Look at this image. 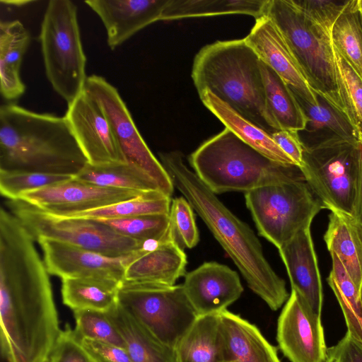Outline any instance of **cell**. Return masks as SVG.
<instances>
[{
  "mask_svg": "<svg viewBox=\"0 0 362 362\" xmlns=\"http://www.w3.org/2000/svg\"><path fill=\"white\" fill-rule=\"evenodd\" d=\"M35 239L0 210L1 354L8 362H48L62 333L52 288Z\"/></svg>",
  "mask_w": 362,
  "mask_h": 362,
  "instance_id": "obj_1",
  "label": "cell"
},
{
  "mask_svg": "<svg viewBox=\"0 0 362 362\" xmlns=\"http://www.w3.org/2000/svg\"><path fill=\"white\" fill-rule=\"evenodd\" d=\"M175 188L205 223L235 263L249 288L272 310L289 298L285 281L267 260L251 228L233 214L186 165L180 151L158 153Z\"/></svg>",
  "mask_w": 362,
  "mask_h": 362,
  "instance_id": "obj_2",
  "label": "cell"
},
{
  "mask_svg": "<svg viewBox=\"0 0 362 362\" xmlns=\"http://www.w3.org/2000/svg\"><path fill=\"white\" fill-rule=\"evenodd\" d=\"M88 163L66 117L0 107V170L76 175Z\"/></svg>",
  "mask_w": 362,
  "mask_h": 362,
  "instance_id": "obj_3",
  "label": "cell"
},
{
  "mask_svg": "<svg viewBox=\"0 0 362 362\" xmlns=\"http://www.w3.org/2000/svg\"><path fill=\"white\" fill-rule=\"evenodd\" d=\"M192 78L199 95L210 91L271 135L279 131L267 110L259 59L244 38L202 48L194 57Z\"/></svg>",
  "mask_w": 362,
  "mask_h": 362,
  "instance_id": "obj_4",
  "label": "cell"
},
{
  "mask_svg": "<svg viewBox=\"0 0 362 362\" xmlns=\"http://www.w3.org/2000/svg\"><path fill=\"white\" fill-rule=\"evenodd\" d=\"M193 171L214 194L247 192L293 180H305L300 168L275 162L228 129L202 144L189 157Z\"/></svg>",
  "mask_w": 362,
  "mask_h": 362,
  "instance_id": "obj_5",
  "label": "cell"
},
{
  "mask_svg": "<svg viewBox=\"0 0 362 362\" xmlns=\"http://www.w3.org/2000/svg\"><path fill=\"white\" fill-rule=\"evenodd\" d=\"M264 15L276 25L318 97L346 119L334 62L333 27L308 18L294 0H267Z\"/></svg>",
  "mask_w": 362,
  "mask_h": 362,
  "instance_id": "obj_6",
  "label": "cell"
},
{
  "mask_svg": "<svg viewBox=\"0 0 362 362\" xmlns=\"http://www.w3.org/2000/svg\"><path fill=\"white\" fill-rule=\"evenodd\" d=\"M39 40L47 78L69 105L83 91L88 77L77 7L74 2L48 1Z\"/></svg>",
  "mask_w": 362,
  "mask_h": 362,
  "instance_id": "obj_7",
  "label": "cell"
},
{
  "mask_svg": "<svg viewBox=\"0 0 362 362\" xmlns=\"http://www.w3.org/2000/svg\"><path fill=\"white\" fill-rule=\"evenodd\" d=\"M358 158V140L334 134L312 144H304V165L300 170L323 209L352 215Z\"/></svg>",
  "mask_w": 362,
  "mask_h": 362,
  "instance_id": "obj_8",
  "label": "cell"
},
{
  "mask_svg": "<svg viewBox=\"0 0 362 362\" xmlns=\"http://www.w3.org/2000/svg\"><path fill=\"white\" fill-rule=\"evenodd\" d=\"M245 199L259 235L277 249L311 226L323 209L305 180L261 187L245 192Z\"/></svg>",
  "mask_w": 362,
  "mask_h": 362,
  "instance_id": "obj_9",
  "label": "cell"
},
{
  "mask_svg": "<svg viewBox=\"0 0 362 362\" xmlns=\"http://www.w3.org/2000/svg\"><path fill=\"white\" fill-rule=\"evenodd\" d=\"M117 303L156 340L173 350L198 317L182 284L123 281Z\"/></svg>",
  "mask_w": 362,
  "mask_h": 362,
  "instance_id": "obj_10",
  "label": "cell"
},
{
  "mask_svg": "<svg viewBox=\"0 0 362 362\" xmlns=\"http://www.w3.org/2000/svg\"><path fill=\"white\" fill-rule=\"evenodd\" d=\"M6 204L35 240L52 239L115 257L144 250L143 243L123 236L98 221L53 216L21 200H9Z\"/></svg>",
  "mask_w": 362,
  "mask_h": 362,
  "instance_id": "obj_11",
  "label": "cell"
},
{
  "mask_svg": "<svg viewBox=\"0 0 362 362\" xmlns=\"http://www.w3.org/2000/svg\"><path fill=\"white\" fill-rule=\"evenodd\" d=\"M83 90L104 111L124 160L144 170L171 197L175 187L170 177L144 140L117 89L104 77L93 74L87 77Z\"/></svg>",
  "mask_w": 362,
  "mask_h": 362,
  "instance_id": "obj_12",
  "label": "cell"
},
{
  "mask_svg": "<svg viewBox=\"0 0 362 362\" xmlns=\"http://www.w3.org/2000/svg\"><path fill=\"white\" fill-rule=\"evenodd\" d=\"M146 193L98 186L77 180L74 176L67 180L23 193L18 200L51 215L65 216L132 199Z\"/></svg>",
  "mask_w": 362,
  "mask_h": 362,
  "instance_id": "obj_13",
  "label": "cell"
},
{
  "mask_svg": "<svg viewBox=\"0 0 362 362\" xmlns=\"http://www.w3.org/2000/svg\"><path fill=\"white\" fill-rule=\"evenodd\" d=\"M276 341L291 362H325L327 347L321 315L291 290L277 321Z\"/></svg>",
  "mask_w": 362,
  "mask_h": 362,
  "instance_id": "obj_14",
  "label": "cell"
},
{
  "mask_svg": "<svg viewBox=\"0 0 362 362\" xmlns=\"http://www.w3.org/2000/svg\"><path fill=\"white\" fill-rule=\"evenodd\" d=\"M43 260L49 274L61 279L100 278L122 284L126 267L145 250L126 257H110L66 243L39 238Z\"/></svg>",
  "mask_w": 362,
  "mask_h": 362,
  "instance_id": "obj_15",
  "label": "cell"
},
{
  "mask_svg": "<svg viewBox=\"0 0 362 362\" xmlns=\"http://www.w3.org/2000/svg\"><path fill=\"white\" fill-rule=\"evenodd\" d=\"M64 117L88 163L125 161L104 111L84 90L68 105Z\"/></svg>",
  "mask_w": 362,
  "mask_h": 362,
  "instance_id": "obj_16",
  "label": "cell"
},
{
  "mask_svg": "<svg viewBox=\"0 0 362 362\" xmlns=\"http://www.w3.org/2000/svg\"><path fill=\"white\" fill-rule=\"evenodd\" d=\"M244 39L259 59L272 68L297 97L313 105L319 104L318 95L271 18L262 15L255 19L254 26Z\"/></svg>",
  "mask_w": 362,
  "mask_h": 362,
  "instance_id": "obj_17",
  "label": "cell"
},
{
  "mask_svg": "<svg viewBox=\"0 0 362 362\" xmlns=\"http://www.w3.org/2000/svg\"><path fill=\"white\" fill-rule=\"evenodd\" d=\"M182 286L198 316L221 313L243 292L237 272L216 262H204L186 274Z\"/></svg>",
  "mask_w": 362,
  "mask_h": 362,
  "instance_id": "obj_18",
  "label": "cell"
},
{
  "mask_svg": "<svg viewBox=\"0 0 362 362\" xmlns=\"http://www.w3.org/2000/svg\"><path fill=\"white\" fill-rule=\"evenodd\" d=\"M169 0H86L101 20L111 49L120 46L147 25L162 21Z\"/></svg>",
  "mask_w": 362,
  "mask_h": 362,
  "instance_id": "obj_19",
  "label": "cell"
},
{
  "mask_svg": "<svg viewBox=\"0 0 362 362\" xmlns=\"http://www.w3.org/2000/svg\"><path fill=\"white\" fill-rule=\"evenodd\" d=\"M279 250L296 291L318 315H321L323 294L320 274L310 226L299 231Z\"/></svg>",
  "mask_w": 362,
  "mask_h": 362,
  "instance_id": "obj_20",
  "label": "cell"
},
{
  "mask_svg": "<svg viewBox=\"0 0 362 362\" xmlns=\"http://www.w3.org/2000/svg\"><path fill=\"white\" fill-rule=\"evenodd\" d=\"M187 255L170 240L132 261L126 267L124 281L129 283L174 286L186 275Z\"/></svg>",
  "mask_w": 362,
  "mask_h": 362,
  "instance_id": "obj_21",
  "label": "cell"
},
{
  "mask_svg": "<svg viewBox=\"0 0 362 362\" xmlns=\"http://www.w3.org/2000/svg\"><path fill=\"white\" fill-rule=\"evenodd\" d=\"M219 316L227 362H281L276 348L255 325L228 310Z\"/></svg>",
  "mask_w": 362,
  "mask_h": 362,
  "instance_id": "obj_22",
  "label": "cell"
},
{
  "mask_svg": "<svg viewBox=\"0 0 362 362\" xmlns=\"http://www.w3.org/2000/svg\"><path fill=\"white\" fill-rule=\"evenodd\" d=\"M174 352L176 362H227L219 314L198 316Z\"/></svg>",
  "mask_w": 362,
  "mask_h": 362,
  "instance_id": "obj_23",
  "label": "cell"
},
{
  "mask_svg": "<svg viewBox=\"0 0 362 362\" xmlns=\"http://www.w3.org/2000/svg\"><path fill=\"white\" fill-rule=\"evenodd\" d=\"M30 40V34L18 20L1 21L0 90L8 101L18 99L25 93L20 68Z\"/></svg>",
  "mask_w": 362,
  "mask_h": 362,
  "instance_id": "obj_24",
  "label": "cell"
},
{
  "mask_svg": "<svg viewBox=\"0 0 362 362\" xmlns=\"http://www.w3.org/2000/svg\"><path fill=\"white\" fill-rule=\"evenodd\" d=\"M324 240L330 254H335L357 288L362 285V233L356 219L345 212L329 215Z\"/></svg>",
  "mask_w": 362,
  "mask_h": 362,
  "instance_id": "obj_25",
  "label": "cell"
},
{
  "mask_svg": "<svg viewBox=\"0 0 362 362\" xmlns=\"http://www.w3.org/2000/svg\"><path fill=\"white\" fill-rule=\"evenodd\" d=\"M199 95L205 107L243 141L275 162L296 166L270 134L240 116L210 91Z\"/></svg>",
  "mask_w": 362,
  "mask_h": 362,
  "instance_id": "obj_26",
  "label": "cell"
},
{
  "mask_svg": "<svg viewBox=\"0 0 362 362\" xmlns=\"http://www.w3.org/2000/svg\"><path fill=\"white\" fill-rule=\"evenodd\" d=\"M268 115L279 130L304 131L308 118L293 92L267 64L259 59Z\"/></svg>",
  "mask_w": 362,
  "mask_h": 362,
  "instance_id": "obj_27",
  "label": "cell"
},
{
  "mask_svg": "<svg viewBox=\"0 0 362 362\" xmlns=\"http://www.w3.org/2000/svg\"><path fill=\"white\" fill-rule=\"evenodd\" d=\"M106 313L121 334L133 362H176L174 350L156 340L118 303Z\"/></svg>",
  "mask_w": 362,
  "mask_h": 362,
  "instance_id": "obj_28",
  "label": "cell"
},
{
  "mask_svg": "<svg viewBox=\"0 0 362 362\" xmlns=\"http://www.w3.org/2000/svg\"><path fill=\"white\" fill-rule=\"evenodd\" d=\"M74 177L106 187L144 192H162L156 182L148 173L137 165L126 161L98 165L87 163Z\"/></svg>",
  "mask_w": 362,
  "mask_h": 362,
  "instance_id": "obj_29",
  "label": "cell"
},
{
  "mask_svg": "<svg viewBox=\"0 0 362 362\" xmlns=\"http://www.w3.org/2000/svg\"><path fill=\"white\" fill-rule=\"evenodd\" d=\"M121 284L100 278L62 279L63 303L74 311L93 310L107 312L117 303Z\"/></svg>",
  "mask_w": 362,
  "mask_h": 362,
  "instance_id": "obj_30",
  "label": "cell"
},
{
  "mask_svg": "<svg viewBox=\"0 0 362 362\" xmlns=\"http://www.w3.org/2000/svg\"><path fill=\"white\" fill-rule=\"evenodd\" d=\"M267 0H169L162 21L225 14L264 15Z\"/></svg>",
  "mask_w": 362,
  "mask_h": 362,
  "instance_id": "obj_31",
  "label": "cell"
},
{
  "mask_svg": "<svg viewBox=\"0 0 362 362\" xmlns=\"http://www.w3.org/2000/svg\"><path fill=\"white\" fill-rule=\"evenodd\" d=\"M332 269L327 282L341 308L347 332L362 344V303L360 291L337 256L332 253Z\"/></svg>",
  "mask_w": 362,
  "mask_h": 362,
  "instance_id": "obj_32",
  "label": "cell"
},
{
  "mask_svg": "<svg viewBox=\"0 0 362 362\" xmlns=\"http://www.w3.org/2000/svg\"><path fill=\"white\" fill-rule=\"evenodd\" d=\"M333 47L362 80V27L356 0L348 1L332 30Z\"/></svg>",
  "mask_w": 362,
  "mask_h": 362,
  "instance_id": "obj_33",
  "label": "cell"
},
{
  "mask_svg": "<svg viewBox=\"0 0 362 362\" xmlns=\"http://www.w3.org/2000/svg\"><path fill=\"white\" fill-rule=\"evenodd\" d=\"M171 203V197L160 191H154L104 207L61 217L102 220L148 214H169Z\"/></svg>",
  "mask_w": 362,
  "mask_h": 362,
  "instance_id": "obj_34",
  "label": "cell"
},
{
  "mask_svg": "<svg viewBox=\"0 0 362 362\" xmlns=\"http://www.w3.org/2000/svg\"><path fill=\"white\" fill-rule=\"evenodd\" d=\"M98 221L117 233L145 243L169 240V214H148Z\"/></svg>",
  "mask_w": 362,
  "mask_h": 362,
  "instance_id": "obj_35",
  "label": "cell"
},
{
  "mask_svg": "<svg viewBox=\"0 0 362 362\" xmlns=\"http://www.w3.org/2000/svg\"><path fill=\"white\" fill-rule=\"evenodd\" d=\"M339 93L347 120L362 137V80L333 47Z\"/></svg>",
  "mask_w": 362,
  "mask_h": 362,
  "instance_id": "obj_36",
  "label": "cell"
},
{
  "mask_svg": "<svg viewBox=\"0 0 362 362\" xmlns=\"http://www.w3.org/2000/svg\"><path fill=\"white\" fill-rule=\"evenodd\" d=\"M295 96L308 118L305 130L325 129L346 139L358 140L349 122L325 100L319 97V104L313 105Z\"/></svg>",
  "mask_w": 362,
  "mask_h": 362,
  "instance_id": "obj_37",
  "label": "cell"
},
{
  "mask_svg": "<svg viewBox=\"0 0 362 362\" xmlns=\"http://www.w3.org/2000/svg\"><path fill=\"white\" fill-rule=\"evenodd\" d=\"M78 338L88 339L126 349L124 341L106 312L93 310L74 311Z\"/></svg>",
  "mask_w": 362,
  "mask_h": 362,
  "instance_id": "obj_38",
  "label": "cell"
},
{
  "mask_svg": "<svg viewBox=\"0 0 362 362\" xmlns=\"http://www.w3.org/2000/svg\"><path fill=\"white\" fill-rule=\"evenodd\" d=\"M74 176L0 170V192L8 200H18L23 193L67 180Z\"/></svg>",
  "mask_w": 362,
  "mask_h": 362,
  "instance_id": "obj_39",
  "label": "cell"
},
{
  "mask_svg": "<svg viewBox=\"0 0 362 362\" xmlns=\"http://www.w3.org/2000/svg\"><path fill=\"white\" fill-rule=\"evenodd\" d=\"M168 238L183 250L194 247L199 241L194 209L182 196L172 199Z\"/></svg>",
  "mask_w": 362,
  "mask_h": 362,
  "instance_id": "obj_40",
  "label": "cell"
},
{
  "mask_svg": "<svg viewBox=\"0 0 362 362\" xmlns=\"http://www.w3.org/2000/svg\"><path fill=\"white\" fill-rule=\"evenodd\" d=\"M48 362H95L82 346L74 329L66 325L52 350Z\"/></svg>",
  "mask_w": 362,
  "mask_h": 362,
  "instance_id": "obj_41",
  "label": "cell"
},
{
  "mask_svg": "<svg viewBox=\"0 0 362 362\" xmlns=\"http://www.w3.org/2000/svg\"><path fill=\"white\" fill-rule=\"evenodd\" d=\"M306 16L314 22L333 26L348 1L294 0Z\"/></svg>",
  "mask_w": 362,
  "mask_h": 362,
  "instance_id": "obj_42",
  "label": "cell"
},
{
  "mask_svg": "<svg viewBox=\"0 0 362 362\" xmlns=\"http://www.w3.org/2000/svg\"><path fill=\"white\" fill-rule=\"evenodd\" d=\"M77 339L95 362H133L124 349L88 339Z\"/></svg>",
  "mask_w": 362,
  "mask_h": 362,
  "instance_id": "obj_43",
  "label": "cell"
},
{
  "mask_svg": "<svg viewBox=\"0 0 362 362\" xmlns=\"http://www.w3.org/2000/svg\"><path fill=\"white\" fill-rule=\"evenodd\" d=\"M325 362H362V344L346 332L337 344L327 349Z\"/></svg>",
  "mask_w": 362,
  "mask_h": 362,
  "instance_id": "obj_44",
  "label": "cell"
},
{
  "mask_svg": "<svg viewBox=\"0 0 362 362\" xmlns=\"http://www.w3.org/2000/svg\"><path fill=\"white\" fill-rule=\"evenodd\" d=\"M272 137L281 149L288 155L300 169L303 167L304 144L298 132L279 130Z\"/></svg>",
  "mask_w": 362,
  "mask_h": 362,
  "instance_id": "obj_45",
  "label": "cell"
},
{
  "mask_svg": "<svg viewBox=\"0 0 362 362\" xmlns=\"http://www.w3.org/2000/svg\"><path fill=\"white\" fill-rule=\"evenodd\" d=\"M362 209V137L358 139V178L352 216L356 218Z\"/></svg>",
  "mask_w": 362,
  "mask_h": 362,
  "instance_id": "obj_46",
  "label": "cell"
},
{
  "mask_svg": "<svg viewBox=\"0 0 362 362\" xmlns=\"http://www.w3.org/2000/svg\"><path fill=\"white\" fill-rule=\"evenodd\" d=\"M32 1H26V0H18V1H11V0H1V3L8 4L9 6H23L26 4H29L30 3H32Z\"/></svg>",
  "mask_w": 362,
  "mask_h": 362,
  "instance_id": "obj_47",
  "label": "cell"
},
{
  "mask_svg": "<svg viewBox=\"0 0 362 362\" xmlns=\"http://www.w3.org/2000/svg\"><path fill=\"white\" fill-rule=\"evenodd\" d=\"M356 7L358 13V16L362 27V0H356Z\"/></svg>",
  "mask_w": 362,
  "mask_h": 362,
  "instance_id": "obj_48",
  "label": "cell"
},
{
  "mask_svg": "<svg viewBox=\"0 0 362 362\" xmlns=\"http://www.w3.org/2000/svg\"><path fill=\"white\" fill-rule=\"evenodd\" d=\"M355 218L357 221L358 225L361 232L362 233V209H361L358 216Z\"/></svg>",
  "mask_w": 362,
  "mask_h": 362,
  "instance_id": "obj_49",
  "label": "cell"
},
{
  "mask_svg": "<svg viewBox=\"0 0 362 362\" xmlns=\"http://www.w3.org/2000/svg\"><path fill=\"white\" fill-rule=\"evenodd\" d=\"M360 296H361V303H362V285H361V287L360 289Z\"/></svg>",
  "mask_w": 362,
  "mask_h": 362,
  "instance_id": "obj_50",
  "label": "cell"
}]
</instances>
